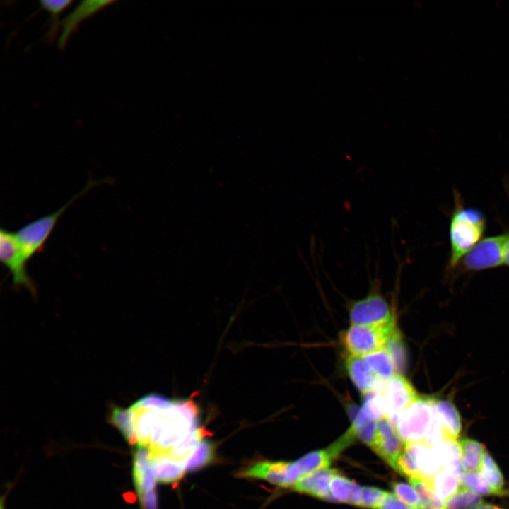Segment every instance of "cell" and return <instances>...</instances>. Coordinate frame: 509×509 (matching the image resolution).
Segmentation results:
<instances>
[{"instance_id": "6da1fadb", "label": "cell", "mask_w": 509, "mask_h": 509, "mask_svg": "<svg viewBox=\"0 0 509 509\" xmlns=\"http://www.w3.org/2000/svg\"><path fill=\"white\" fill-rule=\"evenodd\" d=\"M129 409L138 443L148 444L151 457L165 453L201 428L199 408L192 399L150 394Z\"/></svg>"}, {"instance_id": "7a4b0ae2", "label": "cell", "mask_w": 509, "mask_h": 509, "mask_svg": "<svg viewBox=\"0 0 509 509\" xmlns=\"http://www.w3.org/2000/svg\"><path fill=\"white\" fill-rule=\"evenodd\" d=\"M454 203L449 225L450 255L445 269L450 278L462 259L482 239L486 227L484 213L479 209L466 206L455 190Z\"/></svg>"}, {"instance_id": "3957f363", "label": "cell", "mask_w": 509, "mask_h": 509, "mask_svg": "<svg viewBox=\"0 0 509 509\" xmlns=\"http://www.w3.org/2000/svg\"><path fill=\"white\" fill-rule=\"evenodd\" d=\"M107 182V179L90 180L83 189L59 209L25 224L16 231V236L25 261L28 263L35 255L44 249L58 220L71 204L93 187Z\"/></svg>"}, {"instance_id": "277c9868", "label": "cell", "mask_w": 509, "mask_h": 509, "mask_svg": "<svg viewBox=\"0 0 509 509\" xmlns=\"http://www.w3.org/2000/svg\"><path fill=\"white\" fill-rule=\"evenodd\" d=\"M396 329L395 320L374 325L351 324L340 339L349 355L363 357L385 349Z\"/></svg>"}, {"instance_id": "5b68a950", "label": "cell", "mask_w": 509, "mask_h": 509, "mask_svg": "<svg viewBox=\"0 0 509 509\" xmlns=\"http://www.w3.org/2000/svg\"><path fill=\"white\" fill-rule=\"evenodd\" d=\"M435 416L434 399L419 397L398 416L394 428L406 445L423 442Z\"/></svg>"}, {"instance_id": "8992f818", "label": "cell", "mask_w": 509, "mask_h": 509, "mask_svg": "<svg viewBox=\"0 0 509 509\" xmlns=\"http://www.w3.org/2000/svg\"><path fill=\"white\" fill-rule=\"evenodd\" d=\"M503 233L482 238L460 261L452 277L500 267L503 264Z\"/></svg>"}, {"instance_id": "52a82bcc", "label": "cell", "mask_w": 509, "mask_h": 509, "mask_svg": "<svg viewBox=\"0 0 509 509\" xmlns=\"http://www.w3.org/2000/svg\"><path fill=\"white\" fill-rule=\"evenodd\" d=\"M349 319L354 325L380 324L395 320L388 303L380 292L378 281L373 282L364 298L351 304Z\"/></svg>"}, {"instance_id": "ba28073f", "label": "cell", "mask_w": 509, "mask_h": 509, "mask_svg": "<svg viewBox=\"0 0 509 509\" xmlns=\"http://www.w3.org/2000/svg\"><path fill=\"white\" fill-rule=\"evenodd\" d=\"M379 390L384 401L386 417L394 427L399 415L419 397L412 384L400 373L386 381Z\"/></svg>"}, {"instance_id": "9c48e42d", "label": "cell", "mask_w": 509, "mask_h": 509, "mask_svg": "<svg viewBox=\"0 0 509 509\" xmlns=\"http://www.w3.org/2000/svg\"><path fill=\"white\" fill-rule=\"evenodd\" d=\"M0 259L12 275L13 283L16 286H25L32 293L35 288L29 276L21 253L16 233L1 228L0 230Z\"/></svg>"}, {"instance_id": "30bf717a", "label": "cell", "mask_w": 509, "mask_h": 509, "mask_svg": "<svg viewBox=\"0 0 509 509\" xmlns=\"http://www.w3.org/2000/svg\"><path fill=\"white\" fill-rule=\"evenodd\" d=\"M405 445L387 417L376 421V438L373 450L399 472V460Z\"/></svg>"}, {"instance_id": "8fae6325", "label": "cell", "mask_w": 509, "mask_h": 509, "mask_svg": "<svg viewBox=\"0 0 509 509\" xmlns=\"http://www.w3.org/2000/svg\"><path fill=\"white\" fill-rule=\"evenodd\" d=\"M345 367L351 380L363 394L378 390L385 383L378 380L362 356L349 355Z\"/></svg>"}, {"instance_id": "7c38bea8", "label": "cell", "mask_w": 509, "mask_h": 509, "mask_svg": "<svg viewBox=\"0 0 509 509\" xmlns=\"http://www.w3.org/2000/svg\"><path fill=\"white\" fill-rule=\"evenodd\" d=\"M110 0H88L81 1L74 10L66 16L60 23L62 30L58 40V47L63 49L71 33L77 28L83 19L92 16L97 11L114 3Z\"/></svg>"}, {"instance_id": "4fadbf2b", "label": "cell", "mask_w": 509, "mask_h": 509, "mask_svg": "<svg viewBox=\"0 0 509 509\" xmlns=\"http://www.w3.org/2000/svg\"><path fill=\"white\" fill-rule=\"evenodd\" d=\"M338 473L332 469H322L301 477L293 486L298 492L329 501V485L332 478Z\"/></svg>"}, {"instance_id": "5bb4252c", "label": "cell", "mask_w": 509, "mask_h": 509, "mask_svg": "<svg viewBox=\"0 0 509 509\" xmlns=\"http://www.w3.org/2000/svg\"><path fill=\"white\" fill-rule=\"evenodd\" d=\"M289 462H262L239 473L242 477L264 479L281 487H287L286 476Z\"/></svg>"}, {"instance_id": "9a60e30c", "label": "cell", "mask_w": 509, "mask_h": 509, "mask_svg": "<svg viewBox=\"0 0 509 509\" xmlns=\"http://www.w3.org/2000/svg\"><path fill=\"white\" fill-rule=\"evenodd\" d=\"M434 408L446 439L457 440L461 432L462 422L455 406L447 400L434 399Z\"/></svg>"}, {"instance_id": "2e32d148", "label": "cell", "mask_w": 509, "mask_h": 509, "mask_svg": "<svg viewBox=\"0 0 509 509\" xmlns=\"http://www.w3.org/2000/svg\"><path fill=\"white\" fill-rule=\"evenodd\" d=\"M361 488L354 481L337 473L330 483L329 501L348 503L359 506L361 500Z\"/></svg>"}, {"instance_id": "e0dca14e", "label": "cell", "mask_w": 509, "mask_h": 509, "mask_svg": "<svg viewBox=\"0 0 509 509\" xmlns=\"http://www.w3.org/2000/svg\"><path fill=\"white\" fill-rule=\"evenodd\" d=\"M150 458L157 480L161 483L168 484L178 481L185 470L182 462L172 460L167 455H157Z\"/></svg>"}, {"instance_id": "ac0fdd59", "label": "cell", "mask_w": 509, "mask_h": 509, "mask_svg": "<svg viewBox=\"0 0 509 509\" xmlns=\"http://www.w3.org/2000/svg\"><path fill=\"white\" fill-rule=\"evenodd\" d=\"M417 464L421 478L431 480L433 476L443 469V462L434 447H430L423 442L419 443Z\"/></svg>"}, {"instance_id": "d6986e66", "label": "cell", "mask_w": 509, "mask_h": 509, "mask_svg": "<svg viewBox=\"0 0 509 509\" xmlns=\"http://www.w3.org/2000/svg\"><path fill=\"white\" fill-rule=\"evenodd\" d=\"M363 357L382 382H385L398 373L394 361L385 348Z\"/></svg>"}, {"instance_id": "ffe728a7", "label": "cell", "mask_w": 509, "mask_h": 509, "mask_svg": "<svg viewBox=\"0 0 509 509\" xmlns=\"http://www.w3.org/2000/svg\"><path fill=\"white\" fill-rule=\"evenodd\" d=\"M459 445L462 469L467 472L479 471L481 464V456L485 452V446L470 438L461 440Z\"/></svg>"}, {"instance_id": "44dd1931", "label": "cell", "mask_w": 509, "mask_h": 509, "mask_svg": "<svg viewBox=\"0 0 509 509\" xmlns=\"http://www.w3.org/2000/svg\"><path fill=\"white\" fill-rule=\"evenodd\" d=\"M215 446L209 440H202L182 462L185 470L194 471L209 464L214 458Z\"/></svg>"}, {"instance_id": "7402d4cb", "label": "cell", "mask_w": 509, "mask_h": 509, "mask_svg": "<svg viewBox=\"0 0 509 509\" xmlns=\"http://www.w3.org/2000/svg\"><path fill=\"white\" fill-rule=\"evenodd\" d=\"M435 493L444 502L448 500L457 491L459 478L445 469H441L431 480Z\"/></svg>"}, {"instance_id": "603a6c76", "label": "cell", "mask_w": 509, "mask_h": 509, "mask_svg": "<svg viewBox=\"0 0 509 509\" xmlns=\"http://www.w3.org/2000/svg\"><path fill=\"white\" fill-rule=\"evenodd\" d=\"M332 457L327 450H316L305 455L296 462L302 477L310 473L327 468Z\"/></svg>"}, {"instance_id": "cb8c5ba5", "label": "cell", "mask_w": 509, "mask_h": 509, "mask_svg": "<svg viewBox=\"0 0 509 509\" xmlns=\"http://www.w3.org/2000/svg\"><path fill=\"white\" fill-rule=\"evenodd\" d=\"M484 503V500L477 493L460 487L445 502L444 509H467Z\"/></svg>"}, {"instance_id": "d4e9b609", "label": "cell", "mask_w": 509, "mask_h": 509, "mask_svg": "<svg viewBox=\"0 0 509 509\" xmlns=\"http://www.w3.org/2000/svg\"><path fill=\"white\" fill-rule=\"evenodd\" d=\"M419 443L406 444L399 460V472L410 477L421 478L417 464Z\"/></svg>"}, {"instance_id": "484cf974", "label": "cell", "mask_w": 509, "mask_h": 509, "mask_svg": "<svg viewBox=\"0 0 509 509\" xmlns=\"http://www.w3.org/2000/svg\"><path fill=\"white\" fill-rule=\"evenodd\" d=\"M363 395L361 409L368 417L375 421L386 417L384 401L379 389Z\"/></svg>"}, {"instance_id": "4316f807", "label": "cell", "mask_w": 509, "mask_h": 509, "mask_svg": "<svg viewBox=\"0 0 509 509\" xmlns=\"http://www.w3.org/2000/svg\"><path fill=\"white\" fill-rule=\"evenodd\" d=\"M385 349L392 356L397 373L404 370L406 364V355L399 330L396 329L393 336L387 344Z\"/></svg>"}, {"instance_id": "83f0119b", "label": "cell", "mask_w": 509, "mask_h": 509, "mask_svg": "<svg viewBox=\"0 0 509 509\" xmlns=\"http://www.w3.org/2000/svg\"><path fill=\"white\" fill-rule=\"evenodd\" d=\"M462 487L481 495H493L496 492L488 485L480 475L474 472L462 473L460 477Z\"/></svg>"}, {"instance_id": "f1b7e54d", "label": "cell", "mask_w": 509, "mask_h": 509, "mask_svg": "<svg viewBox=\"0 0 509 509\" xmlns=\"http://www.w3.org/2000/svg\"><path fill=\"white\" fill-rule=\"evenodd\" d=\"M41 4V6L49 11L51 13L52 16V23L50 28L49 31L47 33L46 37H49V39H53L55 33L57 30V28L58 27V23L57 18L58 15L62 11L65 9L69 4L72 3V1L71 0H42L39 1Z\"/></svg>"}, {"instance_id": "f546056e", "label": "cell", "mask_w": 509, "mask_h": 509, "mask_svg": "<svg viewBox=\"0 0 509 509\" xmlns=\"http://www.w3.org/2000/svg\"><path fill=\"white\" fill-rule=\"evenodd\" d=\"M392 489L400 501L415 509H421L419 495L413 486L403 482H395L392 484Z\"/></svg>"}, {"instance_id": "4dcf8cb0", "label": "cell", "mask_w": 509, "mask_h": 509, "mask_svg": "<svg viewBox=\"0 0 509 509\" xmlns=\"http://www.w3.org/2000/svg\"><path fill=\"white\" fill-rule=\"evenodd\" d=\"M361 491L360 506L371 509H378L388 493L380 488L368 486L361 488Z\"/></svg>"}, {"instance_id": "1f68e13d", "label": "cell", "mask_w": 509, "mask_h": 509, "mask_svg": "<svg viewBox=\"0 0 509 509\" xmlns=\"http://www.w3.org/2000/svg\"><path fill=\"white\" fill-rule=\"evenodd\" d=\"M481 477L496 492V495H503L504 485L503 478L498 467L493 468L480 467L479 470Z\"/></svg>"}, {"instance_id": "d6a6232c", "label": "cell", "mask_w": 509, "mask_h": 509, "mask_svg": "<svg viewBox=\"0 0 509 509\" xmlns=\"http://www.w3.org/2000/svg\"><path fill=\"white\" fill-rule=\"evenodd\" d=\"M356 438L350 427L337 440L334 442L326 450L332 458L337 457L346 447L350 445Z\"/></svg>"}, {"instance_id": "836d02e7", "label": "cell", "mask_w": 509, "mask_h": 509, "mask_svg": "<svg viewBox=\"0 0 509 509\" xmlns=\"http://www.w3.org/2000/svg\"><path fill=\"white\" fill-rule=\"evenodd\" d=\"M378 509H415L400 501L394 494L388 493Z\"/></svg>"}, {"instance_id": "e575fe53", "label": "cell", "mask_w": 509, "mask_h": 509, "mask_svg": "<svg viewBox=\"0 0 509 509\" xmlns=\"http://www.w3.org/2000/svg\"><path fill=\"white\" fill-rule=\"evenodd\" d=\"M144 509H157V496L154 489L139 497Z\"/></svg>"}, {"instance_id": "d590c367", "label": "cell", "mask_w": 509, "mask_h": 509, "mask_svg": "<svg viewBox=\"0 0 509 509\" xmlns=\"http://www.w3.org/2000/svg\"><path fill=\"white\" fill-rule=\"evenodd\" d=\"M503 264L505 266L509 268V230L503 233Z\"/></svg>"}, {"instance_id": "8d00e7d4", "label": "cell", "mask_w": 509, "mask_h": 509, "mask_svg": "<svg viewBox=\"0 0 509 509\" xmlns=\"http://www.w3.org/2000/svg\"><path fill=\"white\" fill-rule=\"evenodd\" d=\"M470 509H502V508H500L498 507V506L493 505H491V504H484V503H483V504H481V505L475 506V507H474V508H470Z\"/></svg>"}, {"instance_id": "74e56055", "label": "cell", "mask_w": 509, "mask_h": 509, "mask_svg": "<svg viewBox=\"0 0 509 509\" xmlns=\"http://www.w3.org/2000/svg\"><path fill=\"white\" fill-rule=\"evenodd\" d=\"M4 497H1L0 509H4Z\"/></svg>"}]
</instances>
